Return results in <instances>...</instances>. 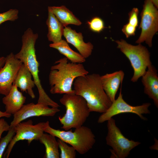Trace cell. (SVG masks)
<instances>
[{"label": "cell", "mask_w": 158, "mask_h": 158, "mask_svg": "<svg viewBox=\"0 0 158 158\" xmlns=\"http://www.w3.org/2000/svg\"><path fill=\"white\" fill-rule=\"evenodd\" d=\"M100 77L88 73L78 77L73 84L75 93L85 100L90 112L104 113L112 103L103 88Z\"/></svg>", "instance_id": "obj_1"}, {"label": "cell", "mask_w": 158, "mask_h": 158, "mask_svg": "<svg viewBox=\"0 0 158 158\" xmlns=\"http://www.w3.org/2000/svg\"><path fill=\"white\" fill-rule=\"evenodd\" d=\"M51 66L49 80L51 94L75 93L72 87L76 78L89 73L82 63L68 62L66 57L56 61Z\"/></svg>", "instance_id": "obj_2"}, {"label": "cell", "mask_w": 158, "mask_h": 158, "mask_svg": "<svg viewBox=\"0 0 158 158\" xmlns=\"http://www.w3.org/2000/svg\"><path fill=\"white\" fill-rule=\"evenodd\" d=\"M38 37L30 28L28 29L22 37V46L15 57L25 64L31 72L39 92L38 102L45 103L52 107L59 108V105L47 94L43 88L39 76V63L35 53V44Z\"/></svg>", "instance_id": "obj_3"}, {"label": "cell", "mask_w": 158, "mask_h": 158, "mask_svg": "<svg viewBox=\"0 0 158 158\" xmlns=\"http://www.w3.org/2000/svg\"><path fill=\"white\" fill-rule=\"evenodd\" d=\"M59 101L66 109L64 114L59 117L61 128L68 130L83 126L90 112L85 100L73 93L64 94Z\"/></svg>", "instance_id": "obj_4"}, {"label": "cell", "mask_w": 158, "mask_h": 158, "mask_svg": "<svg viewBox=\"0 0 158 158\" xmlns=\"http://www.w3.org/2000/svg\"><path fill=\"white\" fill-rule=\"evenodd\" d=\"M73 132L56 129L49 125L44 132L58 138L73 147L76 151L84 154L91 149L95 142V136L91 129L82 126Z\"/></svg>", "instance_id": "obj_5"}, {"label": "cell", "mask_w": 158, "mask_h": 158, "mask_svg": "<svg viewBox=\"0 0 158 158\" xmlns=\"http://www.w3.org/2000/svg\"><path fill=\"white\" fill-rule=\"evenodd\" d=\"M114 41L117 44V48L128 58L133 69V75L131 80L136 82L145 73L147 68L152 64L150 53L141 44L133 45L123 39Z\"/></svg>", "instance_id": "obj_6"}, {"label": "cell", "mask_w": 158, "mask_h": 158, "mask_svg": "<svg viewBox=\"0 0 158 158\" xmlns=\"http://www.w3.org/2000/svg\"><path fill=\"white\" fill-rule=\"evenodd\" d=\"M157 9L150 0H145L139 27L141 31L136 43L139 44L145 42L149 47H152L153 37L158 30Z\"/></svg>", "instance_id": "obj_7"}, {"label": "cell", "mask_w": 158, "mask_h": 158, "mask_svg": "<svg viewBox=\"0 0 158 158\" xmlns=\"http://www.w3.org/2000/svg\"><path fill=\"white\" fill-rule=\"evenodd\" d=\"M108 133L106 138L107 144L112 147V154L116 158H125L130 151L140 143L130 140L122 134L112 118L107 121Z\"/></svg>", "instance_id": "obj_8"}, {"label": "cell", "mask_w": 158, "mask_h": 158, "mask_svg": "<svg viewBox=\"0 0 158 158\" xmlns=\"http://www.w3.org/2000/svg\"><path fill=\"white\" fill-rule=\"evenodd\" d=\"M49 125L48 121L33 125L31 120L18 123L14 126L15 134L9 144L4 157L8 158L14 145L19 141L26 140L29 144L34 140H38L44 130Z\"/></svg>", "instance_id": "obj_9"}, {"label": "cell", "mask_w": 158, "mask_h": 158, "mask_svg": "<svg viewBox=\"0 0 158 158\" xmlns=\"http://www.w3.org/2000/svg\"><path fill=\"white\" fill-rule=\"evenodd\" d=\"M122 84V83L121 84L120 91L118 98L112 102L107 110L100 116L98 120V123H103L107 121L114 116L124 113H134L142 119H146L142 114L150 113L148 108L151 104L150 103H145L141 105L136 106L128 104L123 98L121 93Z\"/></svg>", "instance_id": "obj_10"}, {"label": "cell", "mask_w": 158, "mask_h": 158, "mask_svg": "<svg viewBox=\"0 0 158 158\" xmlns=\"http://www.w3.org/2000/svg\"><path fill=\"white\" fill-rule=\"evenodd\" d=\"M22 64L13 53L5 57V63L0 69V94H8Z\"/></svg>", "instance_id": "obj_11"}, {"label": "cell", "mask_w": 158, "mask_h": 158, "mask_svg": "<svg viewBox=\"0 0 158 158\" xmlns=\"http://www.w3.org/2000/svg\"><path fill=\"white\" fill-rule=\"evenodd\" d=\"M47 104L31 103L23 105L20 109L13 115L10 127L15 126L19 123L30 117L34 116H52L60 110L58 108H49Z\"/></svg>", "instance_id": "obj_12"}, {"label": "cell", "mask_w": 158, "mask_h": 158, "mask_svg": "<svg viewBox=\"0 0 158 158\" xmlns=\"http://www.w3.org/2000/svg\"><path fill=\"white\" fill-rule=\"evenodd\" d=\"M63 35L67 42L73 45L85 59L91 55L93 46L90 42H84L81 33H78L70 27L66 26L64 28Z\"/></svg>", "instance_id": "obj_13"}, {"label": "cell", "mask_w": 158, "mask_h": 158, "mask_svg": "<svg viewBox=\"0 0 158 158\" xmlns=\"http://www.w3.org/2000/svg\"><path fill=\"white\" fill-rule=\"evenodd\" d=\"M148 70L142 76V82L144 86V93L153 100L158 106V76L157 71L152 64L147 67Z\"/></svg>", "instance_id": "obj_14"}, {"label": "cell", "mask_w": 158, "mask_h": 158, "mask_svg": "<svg viewBox=\"0 0 158 158\" xmlns=\"http://www.w3.org/2000/svg\"><path fill=\"white\" fill-rule=\"evenodd\" d=\"M124 75V72L120 70L101 76L103 88L112 102L115 99L116 95L120 84L122 83Z\"/></svg>", "instance_id": "obj_15"}, {"label": "cell", "mask_w": 158, "mask_h": 158, "mask_svg": "<svg viewBox=\"0 0 158 158\" xmlns=\"http://www.w3.org/2000/svg\"><path fill=\"white\" fill-rule=\"evenodd\" d=\"M26 97L19 91L17 87L13 84L8 94L2 99L5 105V111L11 115L18 112L24 105Z\"/></svg>", "instance_id": "obj_16"}, {"label": "cell", "mask_w": 158, "mask_h": 158, "mask_svg": "<svg viewBox=\"0 0 158 158\" xmlns=\"http://www.w3.org/2000/svg\"><path fill=\"white\" fill-rule=\"evenodd\" d=\"M32 76L26 66L23 63L20 68L13 84L27 93L32 99L35 98L32 88L35 86Z\"/></svg>", "instance_id": "obj_17"}, {"label": "cell", "mask_w": 158, "mask_h": 158, "mask_svg": "<svg viewBox=\"0 0 158 158\" xmlns=\"http://www.w3.org/2000/svg\"><path fill=\"white\" fill-rule=\"evenodd\" d=\"M48 11L52 13L64 27L70 24L80 25L81 22L65 6H49Z\"/></svg>", "instance_id": "obj_18"}, {"label": "cell", "mask_w": 158, "mask_h": 158, "mask_svg": "<svg viewBox=\"0 0 158 158\" xmlns=\"http://www.w3.org/2000/svg\"><path fill=\"white\" fill-rule=\"evenodd\" d=\"M46 23L48 28L47 37L48 40L53 43L61 40L63 34L64 26L55 15L49 11Z\"/></svg>", "instance_id": "obj_19"}, {"label": "cell", "mask_w": 158, "mask_h": 158, "mask_svg": "<svg viewBox=\"0 0 158 158\" xmlns=\"http://www.w3.org/2000/svg\"><path fill=\"white\" fill-rule=\"evenodd\" d=\"M49 46L50 47L57 50L71 62L82 63L86 61L85 58L80 53L73 50L67 42L64 40L62 39L58 42L51 44Z\"/></svg>", "instance_id": "obj_20"}, {"label": "cell", "mask_w": 158, "mask_h": 158, "mask_svg": "<svg viewBox=\"0 0 158 158\" xmlns=\"http://www.w3.org/2000/svg\"><path fill=\"white\" fill-rule=\"evenodd\" d=\"M38 140L45 147V153L44 158L60 157L58 143L55 136L47 133H43Z\"/></svg>", "instance_id": "obj_21"}, {"label": "cell", "mask_w": 158, "mask_h": 158, "mask_svg": "<svg viewBox=\"0 0 158 158\" xmlns=\"http://www.w3.org/2000/svg\"><path fill=\"white\" fill-rule=\"evenodd\" d=\"M57 141L61 151L60 155L61 158L76 157V151L73 147L69 146L67 143L59 138L58 139Z\"/></svg>", "instance_id": "obj_22"}, {"label": "cell", "mask_w": 158, "mask_h": 158, "mask_svg": "<svg viewBox=\"0 0 158 158\" xmlns=\"http://www.w3.org/2000/svg\"><path fill=\"white\" fill-rule=\"evenodd\" d=\"M15 134L14 127H10L7 135L0 139V158L3 157L4 151Z\"/></svg>", "instance_id": "obj_23"}, {"label": "cell", "mask_w": 158, "mask_h": 158, "mask_svg": "<svg viewBox=\"0 0 158 158\" xmlns=\"http://www.w3.org/2000/svg\"><path fill=\"white\" fill-rule=\"evenodd\" d=\"M87 23L90 29L95 32H100L105 28L103 20L98 17H93Z\"/></svg>", "instance_id": "obj_24"}, {"label": "cell", "mask_w": 158, "mask_h": 158, "mask_svg": "<svg viewBox=\"0 0 158 158\" xmlns=\"http://www.w3.org/2000/svg\"><path fill=\"white\" fill-rule=\"evenodd\" d=\"M18 11L16 9H11L0 13V25L7 21H14L18 18Z\"/></svg>", "instance_id": "obj_25"}, {"label": "cell", "mask_w": 158, "mask_h": 158, "mask_svg": "<svg viewBox=\"0 0 158 158\" xmlns=\"http://www.w3.org/2000/svg\"><path fill=\"white\" fill-rule=\"evenodd\" d=\"M139 13L138 9L134 8L128 13V23L136 28L138 26Z\"/></svg>", "instance_id": "obj_26"}, {"label": "cell", "mask_w": 158, "mask_h": 158, "mask_svg": "<svg viewBox=\"0 0 158 158\" xmlns=\"http://www.w3.org/2000/svg\"><path fill=\"white\" fill-rule=\"evenodd\" d=\"M136 28L128 23L123 26L122 31L128 38L135 35Z\"/></svg>", "instance_id": "obj_27"}, {"label": "cell", "mask_w": 158, "mask_h": 158, "mask_svg": "<svg viewBox=\"0 0 158 158\" xmlns=\"http://www.w3.org/2000/svg\"><path fill=\"white\" fill-rule=\"evenodd\" d=\"M10 128V125L3 118H0V139L2 134L4 131H8Z\"/></svg>", "instance_id": "obj_28"}, {"label": "cell", "mask_w": 158, "mask_h": 158, "mask_svg": "<svg viewBox=\"0 0 158 158\" xmlns=\"http://www.w3.org/2000/svg\"><path fill=\"white\" fill-rule=\"evenodd\" d=\"M11 115L7 113L5 111L3 112L0 110V118L2 117H5L7 118H10L11 117Z\"/></svg>", "instance_id": "obj_29"}, {"label": "cell", "mask_w": 158, "mask_h": 158, "mask_svg": "<svg viewBox=\"0 0 158 158\" xmlns=\"http://www.w3.org/2000/svg\"><path fill=\"white\" fill-rule=\"evenodd\" d=\"M5 57L4 56L0 57V69L4 66L5 62Z\"/></svg>", "instance_id": "obj_30"}, {"label": "cell", "mask_w": 158, "mask_h": 158, "mask_svg": "<svg viewBox=\"0 0 158 158\" xmlns=\"http://www.w3.org/2000/svg\"><path fill=\"white\" fill-rule=\"evenodd\" d=\"M154 5L157 8H158V0H150Z\"/></svg>", "instance_id": "obj_31"}]
</instances>
